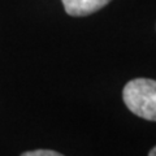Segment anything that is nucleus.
I'll return each mask as SVG.
<instances>
[{
  "label": "nucleus",
  "instance_id": "f257e3e1",
  "mask_svg": "<svg viewBox=\"0 0 156 156\" xmlns=\"http://www.w3.org/2000/svg\"><path fill=\"white\" fill-rule=\"evenodd\" d=\"M122 99L131 113L143 120L156 121V81L135 78L122 90Z\"/></svg>",
  "mask_w": 156,
  "mask_h": 156
},
{
  "label": "nucleus",
  "instance_id": "f03ea898",
  "mask_svg": "<svg viewBox=\"0 0 156 156\" xmlns=\"http://www.w3.org/2000/svg\"><path fill=\"white\" fill-rule=\"evenodd\" d=\"M65 12L73 17H83L104 8L111 0H61Z\"/></svg>",
  "mask_w": 156,
  "mask_h": 156
},
{
  "label": "nucleus",
  "instance_id": "7ed1b4c3",
  "mask_svg": "<svg viewBox=\"0 0 156 156\" xmlns=\"http://www.w3.org/2000/svg\"><path fill=\"white\" fill-rule=\"evenodd\" d=\"M22 156H61L60 152L52 150H35V151H27L22 152Z\"/></svg>",
  "mask_w": 156,
  "mask_h": 156
},
{
  "label": "nucleus",
  "instance_id": "20e7f679",
  "mask_svg": "<svg viewBox=\"0 0 156 156\" xmlns=\"http://www.w3.org/2000/svg\"><path fill=\"white\" fill-rule=\"evenodd\" d=\"M148 155H150V156H156V146H155V147H154L152 150L150 151V152H148Z\"/></svg>",
  "mask_w": 156,
  "mask_h": 156
}]
</instances>
